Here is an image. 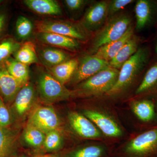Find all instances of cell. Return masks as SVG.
<instances>
[{"instance_id":"cell-1","label":"cell","mask_w":157,"mask_h":157,"mask_svg":"<svg viewBox=\"0 0 157 157\" xmlns=\"http://www.w3.org/2000/svg\"><path fill=\"white\" fill-rule=\"evenodd\" d=\"M149 56L147 48H138L136 53L123 65L117 81L106 94L111 98H115L126 91L146 65Z\"/></svg>"},{"instance_id":"cell-2","label":"cell","mask_w":157,"mask_h":157,"mask_svg":"<svg viewBox=\"0 0 157 157\" xmlns=\"http://www.w3.org/2000/svg\"><path fill=\"white\" fill-rule=\"evenodd\" d=\"M157 153V126L136 135L116 150L117 157H150Z\"/></svg>"},{"instance_id":"cell-3","label":"cell","mask_w":157,"mask_h":157,"mask_svg":"<svg viewBox=\"0 0 157 157\" xmlns=\"http://www.w3.org/2000/svg\"><path fill=\"white\" fill-rule=\"evenodd\" d=\"M119 73L118 70L110 67L102 70L80 83L76 93L91 97L107 94L117 81Z\"/></svg>"},{"instance_id":"cell-4","label":"cell","mask_w":157,"mask_h":157,"mask_svg":"<svg viewBox=\"0 0 157 157\" xmlns=\"http://www.w3.org/2000/svg\"><path fill=\"white\" fill-rule=\"evenodd\" d=\"M131 18L126 14H119L111 17L96 35L92 43V52L95 53L103 45L120 39L131 26Z\"/></svg>"},{"instance_id":"cell-5","label":"cell","mask_w":157,"mask_h":157,"mask_svg":"<svg viewBox=\"0 0 157 157\" xmlns=\"http://www.w3.org/2000/svg\"><path fill=\"white\" fill-rule=\"evenodd\" d=\"M83 115L94 124L106 138H119L124 134L123 128L115 117L104 108L85 109Z\"/></svg>"},{"instance_id":"cell-6","label":"cell","mask_w":157,"mask_h":157,"mask_svg":"<svg viewBox=\"0 0 157 157\" xmlns=\"http://www.w3.org/2000/svg\"><path fill=\"white\" fill-rule=\"evenodd\" d=\"M39 33H47L59 34L84 41L86 39V34L83 29L76 24L63 21L44 20L37 23Z\"/></svg>"},{"instance_id":"cell-7","label":"cell","mask_w":157,"mask_h":157,"mask_svg":"<svg viewBox=\"0 0 157 157\" xmlns=\"http://www.w3.org/2000/svg\"><path fill=\"white\" fill-rule=\"evenodd\" d=\"M39 88L42 98L48 101L67 100L73 94L53 76L46 73L39 76Z\"/></svg>"},{"instance_id":"cell-8","label":"cell","mask_w":157,"mask_h":157,"mask_svg":"<svg viewBox=\"0 0 157 157\" xmlns=\"http://www.w3.org/2000/svg\"><path fill=\"white\" fill-rule=\"evenodd\" d=\"M110 67L109 62L96 57L94 55L86 56L81 59L71 78L74 84L81 83L100 71Z\"/></svg>"},{"instance_id":"cell-9","label":"cell","mask_w":157,"mask_h":157,"mask_svg":"<svg viewBox=\"0 0 157 157\" xmlns=\"http://www.w3.org/2000/svg\"><path fill=\"white\" fill-rule=\"evenodd\" d=\"M71 128L77 135L85 139L103 141L105 138L100 130L83 114L72 111L68 114Z\"/></svg>"},{"instance_id":"cell-10","label":"cell","mask_w":157,"mask_h":157,"mask_svg":"<svg viewBox=\"0 0 157 157\" xmlns=\"http://www.w3.org/2000/svg\"><path fill=\"white\" fill-rule=\"evenodd\" d=\"M29 124L46 134L50 131L57 130L60 121L53 108L41 107L35 109L32 113Z\"/></svg>"},{"instance_id":"cell-11","label":"cell","mask_w":157,"mask_h":157,"mask_svg":"<svg viewBox=\"0 0 157 157\" xmlns=\"http://www.w3.org/2000/svg\"><path fill=\"white\" fill-rule=\"evenodd\" d=\"M108 3L101 1L89 8L82 19V24L88 30L96 31L104 24L108 17Z\"/></svg>"},{"instance_id":"cell-12","label":"cell","mask_w":157,"mask_h":157,"mask_svg":"<svg viewBox=\"0 0 157 157\" xmlns=\"http://www.w3.org/2000/svg\"><path fill=\"white\" fill-rule=\"evenodd\" d=\"M133 33L134 29L132 26L131 25L120 39L101 46L97 51L94 55L99 58L109 62L132 38Z\"/></svg>"},{"instance_id":"cell-13","label":"cell","mask_w":157,"mask_h":157,"mask_svg":"<svg viewBox=\"0 0 157 157\" xmlns=\"http://www.w3.org/2000/svg\"><path fill=\"white\" fill-rule=\"evenodd\" d=\"M22 87L9 73L5 65H0V93L4 98L7 101H11Z\"/></svg>"},{"instance_id":"cell-14","label":"cell","mask_w":157,"mask_h":157,"mask_svg":"<svg viewBox=\"0 0 157 157\" xmlns=\"http://www.w3.org/2000/svg\"><path fill=\"white\" fill-rule=\"evenodd\" d=\"M109 153L108 145L104 141H98L75 149L67 157H108Z\"/></svg>"},{"instance_id":"cell-15","label":"cell","mask_w":157,"mask_h":157,"mask_svg":"<svg viewBox=\"0 0 157 157\" xmlns=\"http://www.w3.org/2000/svg\"><path fill=\"white\" fill-rule=\"evenodd\" d=\"M38 37L41 41L48 45L73 51L79 47V42L76 39L59 34L40 33Z\"/></svg>"},{"instance_id":"cell-16","label":"cell","mask_w":157,"mask_h":157,"mask_svg":"<svg viewBox=\"0 0 157 157\" xmlns=\"http://www.w3.org/2000/svg\"><path fill=\"white\" fill-rule=\"evenodd\" d=\"M131 108L137 118L143 122H150L156 117L155 105L151 100L143 99L133 101Z\"/></svg>"},{"instance_id":"cell-17","label":"cell","mask_w":157,"mask_h":157,"mask_svg":"<svg viewBox=\"0 0 157 157\" xmlns=\"http://www.w3.org/2000/svg\"><path fill=\"white\" fill-rule=\"evenodd\" d=\"M17 135L7 127L0 125V157H13L17 147Z\"/></svg>"},{"instance_id":"cell-18","label":"cell","mask_w":157,"mask_h":157,"mask_svg":"<svg viewBox=\"0 0 157 157\" xmlns=\"http://www.w3.org/2000/svg\"><path fill=\"white\" fill-rule=\"evenodd\" d=\"M138 42L137 37L133 36L116 56L109 62V66L117 70L121 69L124 64L138 50Z\"/></svg>"},{"instance_id":"cell-19","label":"cell","mask_w":157,"mask_h":157,"mask_svg":"<svg viewBox=\"0 0 157 157\" xmlns=\"http://www.w3.org/2000/svg\"><path fill=\"white\" fill-rule=\"evenodd\" d=\"M23 2L29 9L38 14L58 15L62 13L58 3L53 0H25Z\"/></svg>"},{"instance_id":"cell-20","label":"cell","mask_w":157,"mask_h":157,"mask_svg":"<svg viewBox=\"0 0 157 157\" xmlns=\"http://www.w3.org/2000/svg\"><path fill=\"white\" fill-rule=\"evenodd\" d=\"M34 98L33 87L30 84L23 86L15 98L14 107L19 115H24L28 111Z\"/></svg>"},{"instance_id":"cell-21","label":"cell","mask_w":157,"mask_h":157,"mask_svg":"<svg viewBox=\"0 0 157 157\" xmlns=\"http://www.w3.org/2000/svg\"><path fill=\"white\" fill-rule=\"evenodd\" d=\"M78 63L77 59H69L53 67L52 72L53 77L63 84L72 78Z\"/></svg>"},{"instance_id":"cell-22","label":"cell","mask_w":157,"mask_h":157,"mask_svg":"<svg viewBox=\"0 0 157 157\" xmlns=\"http://www.w3.org/2000/svg\"><path fill=\"white\" fill-rule=\"evenodd\" d=\"M136 17V28L137 30L142 29L147 25L151 19L152 8L151 3L147 0H139L135 7Z\"/></svg>"},{"instance_id":"cell-23","label":"cell","mask_w":157,"mask_h":157,"mask_svg":"<svg viewBox=\"0 0 157 157\" xmlns=\"http://www.w3.org/2000/svg\"><path fill=\"white\" fill-rule=\"evenodd\" d=\"M4 65L9 73L22 86L26 83L29 77L27 65L11 57L5 62Z\"/></svg>"},{"instance_id":"cell-24","label":"cell","mask_w":157,"mask_h":157,"mask_svg":"<svg viewBox=\"0 0 157 157\" xmlns=\"http://www.w3.org/2000/svg\"><path fill=\"white\" fill-rule=\"evenodd\" d=\"M40 55L45 64L52 67L69 60L67 53L57 48H43L41 51Z\"/></svg>"},{"instance_id":"cell-25","label":"cell","mask_w":157,"mask_h":157,"mask_svg":"<svg viewBox=\"0 0 157 157\" xmlns=\"http://www.w3.org/2000/svg\"><path fill=\"white\" fill-rule=\"evenodd\" d=\"M157 88V63L153 65L145 74L135 92L137 95L148 94Z\"/></svg>"},{"instance_id":"cell-26","label":"cell","mask_w":157,"mask_h":157,"mask_svg":"<svg viewBox=\"0 0 157 157\" xmlns=\"http://www.w3.org/2000/svg\"><path fill=\"white\" fill-rule=\"evenodd\" d=\"M14 59L17 61L28 65L38 62L35 47L31 42H27L20 46L14 54Z\"/></svg>"},{"instance_id":"cell-27","label":"cell","mask_w":157,"mask_h":157,"mask_svg":"<svg viewBox=\"0 0 157 157\" xmlns=\"http://www.w3.org/2000/svg\"><path fill=\"white\" fill-rule=\"evenodd\" d=\"M45 134L31 124H28L24 133V139L26 143L34 147L43 145Z\"/></svg>"},{"instance_id":"cell-28","label":"cell","mask_w":157,"mask_h":157,"mask_svg":"<svg viewBox=\"0 0 157 157\" xmlns=\"http://www.w3.org/2000/svg\"><path fill=\"white\" fill-rule=\"evenodd\" d=\"M20 46L19 43L11 38L5 39L0 42V65L4 64Z\"/></svg>"},{"instance_id":"cell-29","label":"cell","mask_w":157,"mask_h":157,"mask_svg":"<svg viewBox=\"0 0 157 157\" xmlns=\"http://www.w3.org/2000/svg\"><path fill=\"white\" fill-rule=\"evenodd\" d=\"M63 144V137L58 130H53L45 134L43 145L48 151L58 149Z\"/></svg>"},{"instance_id":"cell-30","label":"cell","mask_w":157,"mask_h":157,"mask_svg":"<svg viewBox=\"0 0 157 157\" xmlns=\"http://www.w3.org/2000/svg\"><path fill=\"white\" fill-rule=\"evenodd\" d=\"M16 34L21 39H26L28 38L33 29L32 22L25 16H20L16 21L15 25Z\"/></svg>"},{"instance_id":"cell-31","label":"cell","mask_w":157,"mask_h":157,"mask_svg":"<svg viewBox=\"0 0 157 157\" xmlns=\"http://www.w3.org/2000/svg\"><path fill=\"white\" fill-rule=\"evenodd\" d=\"M134 1L132 0H113L108 4V16H112Z\"/></svg>"},{"instance_id":"cell-32","label":"cell","mask_w":157,"mask_h":157,"mask_svg":"<svg viewBox=\"0 0 157 157\" xmlns=\"http://www.w3.org/2000/svg\"><path fill=\"white\" fill-rule=\"evenodd\" d=\"M11 122V114L0 97V125L7 128Z\"/></svg>"},{"instance_id":"cell-33","label":"cell","mask_w":157,"mask_h":157,"mask_svg":"<svg viewBox=\"0 0 157 157\" xmlns=\"http://www.w3.org/2000/svg\"><path fill=\"white\" fill-rule=\"evenodd\" d=\"M87 1L83 0H66L64 3L66 6L72 11H76L81 9L85 5Z\"/></svg>"},{"instance_id":"cell-34","label":"cell","mask_w":157,"mask_h":157,"mask_svg":"<svg viewBox=\"0 0 157 157\" xmlns=\"http://www.w3.org/2000/svg\"><path fill=\"white\" fill-rule=\"evenodd\" d=\"M8 20V14L6 11H0V38L2 36Z\"/></svg>"},{"instance_id":"cell-35","label":"cell","mask_w":157,"mask_h":157,"mask_svg":"<svg viewBox=\"0 0 157 157\" xmlns=\"http://www.w3.org/2000/svg\"><path fill=\"white\" fill-rule=\"evenodd\" d=\"M42 157H55L53 156L47 155V156H42Z\"/></svg>"},{"instance_id":"cell-36","label":"cell","mask_w":157,"mask_h":157,"mask_svg":"<svg viewBox=\"0 0 157 157\" xmlns=\"http://www.w3.org/2000/svg\"><path fill=\"white\" fill-rule=\"evenodd\" d=\"M155 50H156V52L157 53V44L156 46Z\"/></svg>"},{"instance_id":"cell-37","label":"cell","mask_w":157,"mask_h":157,"mask_svg":"<svg viewBox=\"0 0 157 157\" xmlns=\"http://www.w3.org/2000/svg\"><path fill=\"white\" fill-rule=\"evenodd\" d=\"M3 1H2V0H0V4H1V3H2Z\"/></svg>"},{"instance_id":"cell-38","label":"cell","mask_w":157,"mask_h":157,"mask_svg":"<svg viewBox=\"0 0 157 157\" xmlns=\"http://www.w3.org/2000/svg\"><path fill=\"white\" fill-rule=\"evenodd\" d=\"M20 157H26L25 156V155H23L22 156Z\"/></svg>"},{"instance_id":"cell-39","label":"cell","mask_w":157,"mask_h":157,"mask_svg":"<svg viewBox=\"0 0 157 157\" xmlns=\"http://www.w3.org/2000/svg\"></svg>"}]
</instances>
